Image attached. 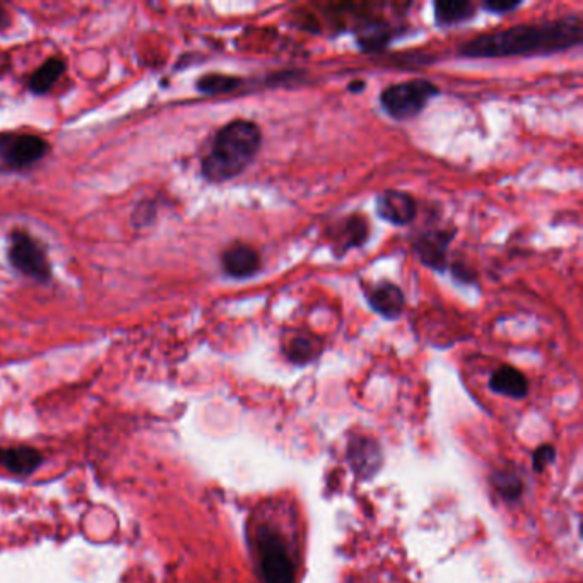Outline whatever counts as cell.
I'll return each mask as SVG.
<instances>
[{
  "instance_id": "obj_17",
  "label": "cell",
  "mask_w": 583,
  "mask_h": 583,
  "mask_svg": "<svg viewBox=\"0 0 583 583\" xmlns=\"http://www.w3.org/2000/svg\"><path fill=\"white\" fill-rule=\"evenodd\" d=\"M65 73V62L62 58L52 56L43 65H39L37 71L30 77V90L33 93L43 94L50 91L56 86V81Z\"/></svg>"
},
{
  "instance_id": "obj_5",
  "label": "cell",
  "mask_w": 583,
  "mask_h": 583,
  "mask_svg": "<svg viewBox=\"0 0 583 583\" xmlns=\"http://www.w3.org/2000/svg\"><path fill=\"white\" fill-rule=\"evenodd\" d=\"M9 261L21 274L35 281L47 282L52 278V269L45 250L30 235L22 231H14L13 235Z\"/></svg>"
},
{
  "instance_id": "obj_7",
  "label": "cell",
  "mask_w": 583,
  "mask_h": 583,
  "mask_svg": "<svg viewBox=\"0 0 583 583\" xmlns=\"http://www.w3.org/2000/svg\"><path fill=\"white\" fill-rule=\"evenodd\" d=\"M48 152V142L31 133H2L0 163L13 169L28 168Z\"/></svg>"
},
{
  "instance_id": "obj_14",
  "label": "cell",
  "mask_w": 583,
  "mask_h": 583,
  "mask_svg": "<svg viewBox=\"0 0 583 583\" xmlns=\"http://www.w3.org/2000/svg\"><path fill=\"white\" fill-rule=\"evenodd\" d=\"M489 389L494 394L505 395L511 399H524L528 394V382L520 370L510 364H503L493 372L489 378Z\"/></svg>"
},
{
  "instance_id": "obj_11",
  "label": "cell",
  "mask_w": 583,
  "mask_h": 583,
  "mask_svg": "<svg viewBox=\"0 0 583 583\" xmlns=\"http://www.w3.org/2000/svg\"><path fill=\"white\" fill-rule=\"evenodd\" d=\"M221 267L226 276L242 281V279H250L261 272L262 259L253 246L235 244L227 246L221 253Z\"/></svg>"
},
{
  "instance_id": "obj_15",
  "label": "cell",
  "mask_w": 583,
  "mask_h": 583,
  "mask_svg": "<svg viewBox=\"0 0 583 583\" xmlns=\"http://www.w3.org/2000/svg\"><path fill=\"white\" fill-rule=\"evenodd\" d=\"M323 349V340L312 332H300L291 339L284 349L286 357L295 364H308L320 356Z\"/></svg>"
},
{
  "instance_id": "obj_22",
  "label": "cell",
  "mask_w": 583,
  "mask_h": 583,
  "mask_svg": "<svg viewBox=\"0 0 583 583\" xmlns=\"http://www.w3.org/2000/svg\"><path fill=\"white\" fill-rule=\"evenodd\" d=\"M522 5H524V2H483L481 7L491 14L503 16V14H510L517 9H520Z\"/></svg>"
},
{
  "instance_id": "obj_9",
  "label": "cell",
  "mask_w": 583,
  "mask_h": 583,
  "mask_svg": "<svg viewBox=\"0 0 583 583\" xmlns=\"http://www.w3.org/2000/svg\"><path fill=\"white\" fill-rule=\"evenodd\" d=\"M363 295L368 306L385 320H399L406 310V295L399 284L378 281L375 284L361 282Z\"/></svg>"
},
{
  "instance_id": "obj_12",
  "label": "cell",
  "mask_w": 583,
  "mask_h": 583,
  "mask_svg": "<svg viewBox=\"0 0 583 583\" xmlns=\"http://www.w3.org/2000/svg\"><path fill=\"white\" fill-rule=\"evenodd\" d=\"M399 35L397 28H394L390 22L375 19L368 21L363 26H359L355 33L357 48L364 54H378L383 52L385 48L390 47Z\"/></svg>"
},
{
  "instance_id": "obj_2",
  "label": "cell",
  "mask_w": 583,
  "mask_h": 583,
  "mask_svg": "<svg viewBox=\"0 0 583 583\" xmlns=\"http://www.w3.org/2000/svg\"><path fill=\"white\" fill-rule=\"evenodd\" d=\"M259 124L236 118L216 132L210 150L202 158V176L210 184H225L240 176L262 150Z\"/></svg>"
},
{
  "instance_id": "obj_24",
  "label": "cell",
  "mask_w": 583,
  "mask_h": 583,
  "mask_svg": "<svg viewBox=\"0 0 583 583\" xmlns=\"http://www.w3.org/2000/svg\"><path fill=\"white\" fill-rule=\"evenodd\" d=\"M9 24H11V16H9V13L5 11V7L0 5V31H2V30H7Z\"/></svg>"
},
{
  "instance_id": "obj_4",
  "label": "cell",
  "mask_w": 583,
  "mask_h": 583,
  "mask_svg": "<svg viewBox=\"0 0 583 583\" xmlns=\"http://www.w3.org/2000/svg\"><path fill=\"white\" fill-rule=\"evenodd\" d=\"M261 570L267 583L295 582V564L281 536L263 527L257 532Z\"/></svg>"
},
{
  "instance_id": "obj_10",
  "label": "cell",
  "mask_w": 583,
  "mask_h": 583,
  "mask_svg": "<svg viewBox=\"0 0 583 583\" xmlns=\"http://www.w3.org/2000/svg\"><path fill=\"white\" fill-rule=\"evenodd\" d=\"M376 216L394 226H407L417 218V202L409 192L385 190L375 197Z\"/></svg>"
},
{
  "instance_id": "obj_1",
  "label": "cell",
  "mask_w": 583,
  "mask_h": 583,
  "mask_svg": "<svg viewBox=\"0 0 583 583\" xmlns=\"http://www.w3.org/2000/svg\"><path fill=\"white\" fill-rule=\"evenodd\" d=\"M582 41V14H570L481 33L462 43L457 54L462 58L556 56L579 48Z\"/></svg>"
},
{
  "instance_id": "obj_20",
  "label": "cell",
  "mask_w": 583,
  "mask_h": 583,
  "mask_svg": "<svg viewBox=\"0 0 583 583\" xmlns=\"http://www.w3.org/2000/svg\"><path fill=\"white\" fill-rule=\"evenodd\" d=\"M493 483L496 489L500 491V494L507 500H519L522 491H524V484L520 481L519 476L515 474H507V472H498L493 477Z\"/></svg>"
},
{
  "instance_id": "obj_18",
  "label": "cell",
  "mask_w": 583,
  "mask_h": 583,
  "mask_svg": "<svg viewBox=\"0 0 583 583\" xmlns=\"http://www.w3.org/2000/svg\"><path fill=\"white\" fill-rule=\"evenodd\" d=\"M244 84V79L229 74H206L197 81V91L207 96H219L238 91Z\"/></svg>"
},
{
  "instance_id": "obj_16",
  "label": "cell",
  "mask_w": 583,
  "mask_h": 583,
  "mask_svg": "<svg viewBox=\"0 0 583 583\" xmlns=\"http://www.w3.org/2000/svg\"><path fill=\"white\" fill-rule=\"evenodd\" d=\"M41 464V455L28 447L0 449V467L13 474H30Z\"/></svg>"
},
{
  "instance_id": "obj_23",
  "label": "cell",
  "mask_w": 583,
  "mask_h": 583,
  "mask_svg": "<svg viewBox=\"0 0 583 583\" xmlns=\"http://www.w3.org/2000/svg\"><path fill=\"white\" fill-rule=\"evenodd\" d=\"M556 450L551 445H543L539 447L536 453H534V470L536 472H543V470L554 460Z\"/></svg>"
},
{
  "instance_id": "obj_3",
  "label": "cell",
  "mask_w": 583,
  "mask_h": 583,
  "mask_svg": "<svg viewBox=\"0 0 583 583\" xmlns=\"http://www.w3.org/2000/svg\"><path fill=\"white\" fill-rule=\"evenodd\" d=\"M440 94V88L430 79H411L387 86L380 93L383 112L397 122H406L424 112L433 98Z\"/></svg>"
},
{
  "instance_id": "obj_6",
  "label": "cell",
  "mask_w": 583,
  "mask_h": 583,
  "mask_svg": "<svg viewBox=\"0 0 583 583\" xmlns=\"http://www.w3.org/2000/svg\"><path fill=\"white\" fill-rule=\"evenodd\" d=\"M457 236L455 227H433L419 233L413 242L414 253L419 262L438 274L449 269V248Z\"/></svg>"
},
{
  "instance_id": "obj_19",
  "label": "cell",
  "mask_w": 583,
  "mask_h": 583,
  "mask_svg": "<svg viewBox=\"0 0 583 583\" xmlns=\"http://www.w3.org/2000/svg\"><path fill=\"white\" fill-rule=\"evenodd\" d=\"M349 460L353 464V467L357 472H375L380 462V451L376 449L375 443L361 438L359 442H353L349 447Z\"/></svg>"
},
{
  "instance_id": "obj_13",
  "label": "cell",
  "mask_w": 583,
  "mask_h": 583,
  "mask_svg": "<svg viewBox=\"0 0 583 583\" xmlns=\"http://www.w3.org/2000/svg\"><path fill=\"white\" fill-rule=\"evenodd\" d=\"M434 22L440 28H451L469 22L477 16V5L470 0H436L433 4Z\"/></svg>"
},
{
  "instance_id": "obj_25",
  "label": "cell",
  "mask_w": 583,
  "mask_h": 583,
  "mask_svg": "<svg viewBox=\"0 0 583 583\" xmlns=\"http://www.w3.org/2000/svg\"><path fill=\"white\" fill-rule=\"evenodd\" d=\"M364 88H366V82H364V81H353V82L347 86V90H349L351 93H361V91H364Z\"/></svg>"
},
{
  "instance_id": "obj_8",
  "label": "cell",
  "mask_w": 583,
  "mask_h": 583,
  "mask_svg": "<svg viewBox=\"0 0 583 583\" xmlns=\"http://www.w3.org/2000/svg\"><path fill=\"white\" fill-rule=\"evenodd\" d=\"M327 238L332 244L336 259H344L347 252L359 248L370 238V223L366 216L349 214L327 227Z\"/></svg>"
},
{
  "instance_id": "obj_21",
  "label": "cell",
  "mask_w": 583,
  "mask_h": 583,
  "mask_svg": "<svg viewBox=\"0 0 583 583\" xmlns=\"http://www.w3.org/2000/svg\"><path fill=\"white\" fill-rule=\"evenodd\" d=\"M450 269L451 276L453 279L460 284H474L476 279H477V274L476 270L469 267L467 263L464 262H453L451 265H449Z\"/></svg>"
}]
</instances>
